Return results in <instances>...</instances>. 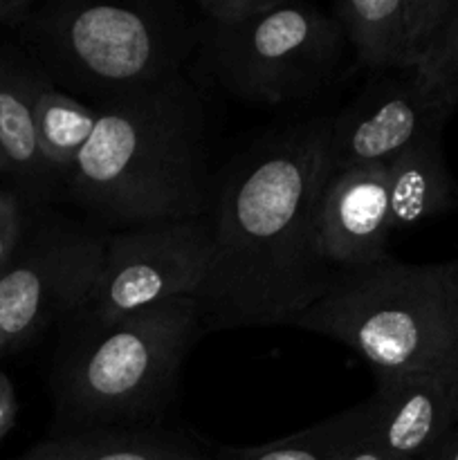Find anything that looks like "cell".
Wrapping results in <instances>:
<instances>
[{"label":"cell","instance_id":"7","mask_svg":"<svg viewBox=\"0 0 458 460\" xmlns=\"http://www.w3.org/2000/svg\"><path fill=\"white\" fill-rule=\"evenodd\" d=\"M106 241L99 229L67 218H48L25 234L16 259L0 274V353L84 313L101 274Z\"/></svg>","mask_w":458,"mask_h":460},{"label":"cell","instance_id":"14","mask_svg":"<svg viewBox=\"0 0 458 460\" xmlns=\"http://www.w3.org/2000/svg\"><path fill=\"white\" fill-rule=\"evenodd\" d=\"M48 79L36 63L0 61V151L9 173L39 198H48L61 184L45 166L34 124V102Z\"/></svg>","mask_w":458,"mask_h":460},{"label":"cell","instance_id":"20","mask_svg":"<svg viewBox=\"0 0 458 460\" xmlns=\"http://www.w3.org/2000/svg\"><path fill=\"white\" fill-rule=\"evenodd\" d=\"M25 234L27 223L21 196L12 189H0V274L16 259Z\"/></svg>","mask_w":458,"mask_h":460},{"label":"cell","instance_id":"2","mask_svg":"<svg viewBox=\"0 0 458 460\" xmlns=\"http://www.w3.org/2000/svg\"><path fill=\"white\" fill-rule=\"evenodd\" d=\"M92 106L97 126L66 182L72 202L126 229L211 214L205 106L187 76Z\"/></svg>","mask_w":458,"mask_h":460},{"label":"cell","instance_id":"22","mask_svg":"<svg viewBox=\"0 0 458 460\" xmlns=\"http://www.w3.org/2000/svg\"><path fill=\"white\" fill-rule=\"evenodd\" d=\"M34 0H0V27L21 30L34 13Z\"/></svg>","mask_w":458,"mask_h":460},{"label":"cell","instance_id":"21","mask_svg":"<svg viewBox=\"0 0 458 460\" xmlns=\"http://www.w3.org/2000/svg\"><path fill=\"white\" fill-rule=\"evenodd\" d=\"M18 413V400L16 391H13L12 380L4 373H0V440L12 431L13 422H16Z\"/></svg>","mask_w":458,"mask_h":460},{"label":"cell","instance_id":"18","mask_svg":"<svg viewBox=\"0 0 458 460\" xmlns=\"http://www.w3.org/2000/svg\"><path fill=\"white\" fill-rule=\"evenodd\" d=\"M413 75L429 88V93L454 112L458 108V4L438 34L427 48L420 66Z\"/></svg>","mask_w":458,"mask_h":460},{"label":"cell","instance_id":"11","mask_svg":"<svg viewBox=\"0 0 458 460\" xmlns=\"http://www.w3.org/2000/svg\"><path fill=\"white\" fill-rule=\"evenodd\" d=\"M393 234L386 191V164L332 173L323 184L317 238L323 261L337 272L386 259Z\"/></svg>","mask_w":458,"mask_h":460},{"label":"cell","instance_id":"16","mask_svg":"<svg viewBox=\"0 0 458 460\" xmlns=\"http://www.w3.org/2000/svg\"><path fill=\"white\" fill-rule=\"evenodd\" d=\"M375 431L371 400L317 425L254 447H227L211 460H344Z\"/></svg>","mask_w":458,"mask_h":460},{"label":"cell","instance_id":"17","mask_svg":"<svg viewBox=\"0 0 458 460\" xmlns=\"http://www.w3.org/2000/svg\"><path fill=\"white\" fill-rule=\"evenodd\" d=\"M34 124L45 166L66 189L76 160L97 126V111L88 102L63 93L45 79L36 93Z\"/></svg>","mask_w":458,"mask_h":460},{"label":"cell","instance_id":"24","mask_svg":"<svg viewBox=\"0 0 458 460\" xmlns=\"http://www.w3.org/2000/svg\"><path fill=\"white\" fill-rule=\"evenodd\" d=\"M425 460H458V420L456 425L452 427V431L440 440L438 447H436Z\"/></svg>","mask_w":458,"mask_h":460},{"label":"cell","instance_id":"19","mask_svg":"<svg viewBox=\"0 0 458 460\" xmlns=\"http://www.w3.org/2000/svg\"><path fill=\"white\" fill-rule=\"evenodd\" d=\"M283 0H198L196 12L207 31H229L274 12Z\"/></svg>","mask_w":458,"mask_h":460},{"label":"cell","instance_id":"8","mask_svg":"<svg viewBox=\"0 0 458 460\" xmlns=\"http://www.w3.org/2000/svg\"><path fill=\"white\" fill-rule=\"evenodd\" d=\"M211 256V214L121 229L108 236L97 288L75 322H115L162 301L196 296Z\"/></svg>","mask_w":458,"mask_h":460},{"label":"cell","instance_id":"23","mask_svg":"<svg viewBox=\"0 0 458 460\" xmlns=\"http://www.w3.org/2000/svg\"><path fill=\"white\" fill-rule=\"evenodd\" d=\"M344 460H400V458H395L393 454L386 452V449L380 445V440L375 438V431H373L371 438H368L362 447L355 449L353 454H348Z\"/></svg>","mask_w":458,"mask_h":460},{"label":"cell","instance_id":"4","mask_svg":"<svg viewBox=\"0 0 458 460\" xmlns=\"http://www.w3.org/2000/svg\"><path fill=\"white\" fill-rule=\"evenodd\" d=\"M18 31L48 79L90 106L175 79L202 43L200 18L171 0L48 3Z\"/></svg>","mask_w":458,"mask_h":460},{"label":"cell","instance_id":"9","mask_svg":"<svg viewBox=\"0 0 458 460\" xmlns=\"http://www.w3.org/2000/svg\"><path fill=\"white\" fill-rule=\"evenodd\" d=\"M452 112L413 72L380 75L332 117L328 171L389 164L422 135L443 130Z\"/></svg>","mask_w":458,"mask_h":460},{"label":"cell","instance_id":"10","mask_svg":"<svg viewBox=\"0 0 458 460\" xmlns=\"http://www.w3.org/2000/svg\"><path fill=\"white\" fill-rule=\"evenodd\" d=\"M458 0H341L330 16L362 67L375 76L413 72Z\"/></svg>","mask_w":458,"mask_h":460},{"label":"cell","instance_id":"12","mask_svg":"<svg viewBox=\"0 0 458 460\" xmlns=\"http://www.w3.org/2000/svg\"><path fill=\"white\" fill-rule=\"evenodd\" d=\"M375 438L400 460H425L458 420V376L377 377Z\"/></svg>","mask_w":458,"mask_h":460},{"label":"cell","instance_id":"13","mask_svg":"<svg viewBox=\"0 0 458 460\" xmlns=\"http://www.w3.org/2000/svg\"><path fill=\"white\" fill-rule=\"evenodd\" d=\"M443 130L422 135L386 164V191L393 232L413 227L458 207V187L440 144Z\"/></svg>","mask_w":458,"mask_h":460},{"label":"cell","instance_id":"6","mask_svg":"<svg viewBox=\"0 0 458 460\" xmlns=\"http://www.w3.org/2000/svg\"><path fill=\"white\" fill-rule=\"evenodd\" d=\"M202 43L216 84L265 106L321 93L346 52L344 31L330 12L286 0L238 30H202Z\"/></svg>","mask_w":458,"mask_h":460},{"label":"cell","instance_id":"1","mask_svg":"<svg viewBox=\"0 0 458 460\" xmlns=\"http://www.w3.org/2000/svg\"><path fill=\"white\" fill-rule=\"evenodd\" d=\"M332 117L277 128L238 157L211 207L214 256L196 292L211 331L290 326L337 270L323 261L317 211Z\"/></svg>","mask_w":458,"mask_h":460},{"label":"cell","instance_id":"3","mask_svg":"<svg viewBox=\"0 0 458 460\" xmlns=\"http://www.w3.org/2000/svg\"><path fill=\"white\" fill-rule=\"evenodd\" d=\"M52 373L61 431L157 427L196 346L202 308L178 296L106 323L75 322Z\"/></svg>","mask_w":458,"mask_h":460},{"label":"cell","instance_id":"25","mask_svg":"<svg viewBox=\"0 0 458 460\" xmlns=\"http://www.w3.org/2000/svg\"><path fill=\"white\" fill-rule=\"evenodd\" d=\"M0 173H9V166H7V160H4L3 151H0Z\"/></svg>","mask_w":458,"mask_h":460},{"label":"cell","instance_id":"5","mask_svg":"<svg viewBox=\"0 0 458 460\" xmlns=\"http://www.w3.org/2000/svg\"><path fill=\"white\" fill-rule=\"evenodd\" d=\"M290 326L330 337L366 359L375 377L458 376V304L438 265L391 256L341 270Z\"/></svg>","mask_w":458,"mask_h":460},{"label":"cell","instance_id":"15","mask_svg":"<svg viewBox=\"0 0 458 460\" xmlns=\"http://www.w3.org/2000/svg\"><path fill=\"white\" fill-rule=\"evenodd\" d=\"M16 460H211L189 436L162 427L58 431Z\"/></svg>","mask_w":458,"mask_h":460}]
</instances>
